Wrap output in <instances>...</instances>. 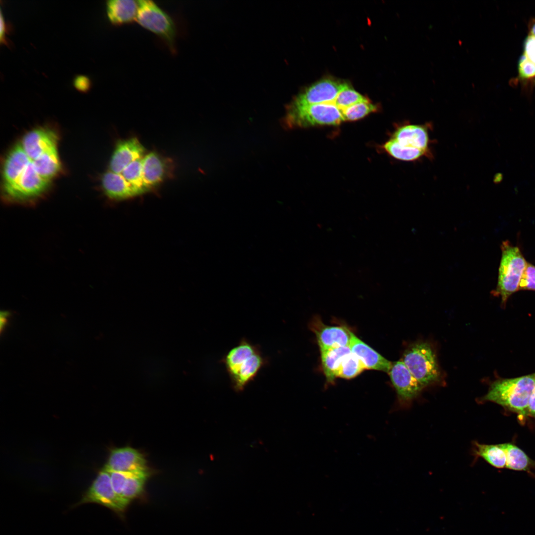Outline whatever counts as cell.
<instances>
[{"instance_id": "obj_1", "label": "cell", "mask_w": 535, "mask_h": 535, "mask_svg": "<svg viewBox=\"0 0 535 535\" xmlns=\"http://www.w3.org/2000/svg\"><path fill=\"white\" fill-rule=\"evenodd\" d=\"M535 387V373L493 381L482 401H490L518 414L526 417L531 396Z\"/></svg>"}, {"instance_id": "obj_2", "label": "cell", "mask_w": 535, "mask_h": 535, "mask_svg": "<svg viewBox=\"0 0 535 535\" xmlns=\"http://www.w3.org/2000/svg\"><path fill=\"white\" fill-rule=\"evenodd\" d=\"M501 258L498 269L497 284L493 294L501 299L505 306L509 298L519 290L520 281L526 267V261L521 250L508 240L500 246Z\"/></svg>"}, {"instance_id": "obj_3", "label": "cell", "mask_w": 535, "mask_h": 535, "mask_svg": "<svg viewBox=\"0 0 535 535\" xmlns=\"http://www.w3.org/2000/svg\"><path fill=\"white\" fill-rule=\"evenodd\" d=\"M402 361L424 388L440 381L436 356L428 343L419 341L410 345L404 351Z\"/></svg>"}, {"instance_id": "obj_4", "label": "cell", "mask_w": 535, "mask_h": 535, "mask_svg": "<svg viewBox=\"0 0 535 535\" xmlns=\"http://www.w3.org/2000/svg\"><path fill=\"white\" fill-rule=\"evenodd\" d=\"M138 3L137 22L159 37L170 51L175 53L177 29L174 20L153 0H138Z\"/></svg>"}, {"instance_id": "obj_5", "label": "cell", "mask_w": 535, "mask_h": 535, "mask_svg": "<svg viewBox=\"0 0 535 535\" xmlns=\"http://www.w3.org/2000/svg\"><path fill=\"white\" fill-rule=\"evenodd\" d=\"M343 120L341 110L334 103L290 105L285 116L288 127H306L318 125H337Z\"/></svg>"}, {"instance_id": "obj_6", "label": "cell", "mask_w": 535, "mask_h": 535, "mask_svg": "<svg viewBox=\"0 0 535 535\" xmlns=\"http://www.w3.org/2000/svg\"><path fill=\"white\" fill-rule=\"evenodd\" d=\"M50 182L37 172L31 161L14 184L3 188L4 198L10 203H32L47 191Z\"/></svg>"}, {"instance_id": "obj_7", "label": "cell", "mask_w": 535, "mask_h": 535, "mask_svg": "<svg viewBox=\"0 0 535 535\" xmlns=\"http://www.w3.org/2000/svg\"><path fill=\"white\" fill-rule=\"evenodd\" d=\"M89 503L103 505L118 514L122 513L128 505L116 494L109 473L104 468L98 472L77 505Z\"/></svg>"}, {"instance_id": "obj_8", "label": "cell", "mask_w": 535, "mask_h": 535, "mask_svg": "<svg viewBox=\"0 0 535 535\" xmlns=\"http://www.w3.org/2000/svg\"><path fill=\"white\" fill-rule=\"evenodd\" d=\"M388 374L401 404L412 401L424 388L402 361L392 363Z\"/></svg>"}, {"instance_id": "obj_9", "label": "cell", "mask_w": 535, "mask_h": 535, "mask_svg": "<svg viewBox=\"0 0 535 535\" xmlns=\"http://www.w3.org/2000/svg\"><path fill=\"white\" fill-rule=\"evenodd\" d=\"M345 84V83H341L329 78L319 80L298 95L291 105L302 106L334 103L338 93Z\"/></svg>"}, {"instance_id": "obj_10", "label": "cell", "mask_w": 535, "mask_h": 535, "mask_svg": "<svg viewBox=\"0 0 535 535\" xmlns=\"http://www.w3.org/2000/svg\"><path fill=\"white\" fill-rule=\"evenodd\" d=\"M431 127L429 123L418 124L404 122L397 127L391 138L403 146L419 149L433 156L431 149L432 141L429 134Z\"/></svg>"}, {"instance_id": "obj_11", "label": "cell", "mask_w": 535, "mask_h": 535, "mask_svg": "<svg viewBox=\"0 0 535 535\" xmlns=\"http://www.w3.org/2000/svg\"><path fill=\"white\" fill-rule=\"evenodd\" d=\"M310 328L316 335L320 351L349 346L352 332L345 326L327 325L316 317Z\"/></svg>"}, {"instance_id": "obj_12", "label": "cell", "mask_w": 535, "mask_h": 535, "mask_svg": "<svg viewBox=\"0 0 535 535\" xmlns=\"http://www.w3.org/2000/svg\"><path fill=\"white\" fill-rule=\"evenodd\" d=\"M108 472H136L148 470L143 455L130 447L112 449L104 468Z\"/></svg>"}, {"instance_id": "obj_13", "label": "cell", "mask_w": 535, "mask_h": 535, "mask_svg": "<svg viewBox=\"0 0 535 535\" xmlns=\"http://www.w3.org/2000/svg\"><path fill=\"white\" fill-rule=\"evenodd\" d=\"M268 363L261 349L242 360L228 374L233 389L237 392L242 391Z\"/></svg>"}, {"instance_id": "obj_14", "label": "cell", "mask_w": 535, "mask_h": 535, "mask_svg": "<svg viewBox=\"0 0 535 535\" xmlns=\"http://www.w3.org/2000/svg\"><path fill=\"white\" fill-rule=\"evenodd\" d=\"M57 137L52 130L38 128L27 132L23 137L21 146L32 161L46 152L56 147Z\"/></svg>"}, {"instance_id": "obj_15", "label": "cell", "mask_w": 535, "mask_h": 535, "mask_svg": "<svg viewBox=\"0 0 535 535\" xmlns=\"http://www.w3.org/2000/svg\"><path fill=\"white\" fill-rule=\"evenodd\" d=\"M145 149L136 137L119 141L109 163L110 171L121 173L132 162L144 158Z\"/></svg>"}, {"instance_id": "obj_16", "label": "cell", "mask_w": 535, "mask_h": 535, "mask_svg": "<svg viewBox=\"0 0 535 535\" xmlns=\"http://www.w3.org/2000/svg\"><path fill=\"white\" fill-rule=\"evenodd\" d=\"M351 352L363 363L366 369L388 373L392 363L363 342L353 332L349 346Z\"/></svg>"}, {"instance_id": "obj_17", "label": "cell", "mask_w": 535, "mask_h": 535, "mask_svg": "<svg viewBox=\"0 0 535 535\" xmlns=\"http://www.w3.org/2000/svg\"><path fill=\"white\" fill-rule=\"evenodd\" d=\"M31 161L21 144L15 145L8 153L4 162L3 188L14 184Z\"/></svg>"}, {"instance_id": "obj_18", "label": "cell", "mask_w": 535, "mask_h": 535, "mask_svg": "<svg viewBox=\"0 0 535 535\" xmlns=\"http://www.w3.org/2000/svg\"><path fill=\"white\" fill-rule=\"evenodd\" d=\"M102 185L106 196L112 200H123L141 194L121 173H116L111 171H107L104 174L102 179Z\"/></svg>"}, {"instance_id": "obj_19", "label": "cell", "mask_w": 535, "mask_h": 535, "mask_svg": "<svg viewBox=\"0 0 535 535\" xmlns=\"http://www.w3.org/2000/svg\"><path fill=\"white\" fill-rule=\"evenodd\" d=\"M106 5L108 19L112 25H121L136 20L138 0H109Z\"/></svg>"}, {"instance_id": "obj_20", "label": "cell", "mask_w": 535, "mask_h": 535, "mask_svg": "<svg viewBox=\"0 0 535 535\" xmlns=\"http://www.w3.org/2000/svg\"><path fill=\"white\" fill-rule=\"evenodd\" d=\"M144 182L148 190L160 183L166 175V161L154 152L142 159Z\"/></svg>"}, {"instance_id": "obj_21", "label": "cell", "mask_w": 535, "mask_h": 535, "mask_svg": "<svg viewBox=\"0 0 535 535\" xmlns=\"http://www.w3.org/2000/svg\"><path fill=\"white\" fill-rule=\"evenodd\" d=\"M351 353L349 346L338 347L321 351L322 368L328 384H332L344 358Z\"/></svg>"}, {"instance_id": "obj_22", "label": "cell", "mask_w": 535, "mask_h": 535, "mask_svg": "<svg viewBox=\"0 0 535 535\" xmlns=\"http://www.w3.org/2000/svg\"><path fill=\"white\" fill-rule=\"evenodd\" d=\"M499 445L506 454V468L518 471H530L532 468H535V461L516 445L511 443Z\"/></svg>"}, {"instance_id": "obj_23", "label": "cell", "mask_w": 535, "mask_h": 535, "mask_svg": "<svg viewBox=\"0 0 535 535\" xmlns=\"http://www.w3.org/2000/svg\"><path fill=\"white\" fill-rule=\"evenodd\" d=\"M32 162L37 172L50 181L58 174L61 167L56 147L46 152Z\"/></svg>"}, {"instance_id": "obj_24", "label": "cell", "mask_w": 535, "mask_h": 535, "mask_svg": "<svg viewBox=\"0 0 535 535\" xmlns=\"http://www.w3.org/2000/svg\"><path fill=\"white\" fill-rule=\"evenodd\" d=\"M473 453L475 456L482 458L495 468H506V454L499 444H485L475 442Z\"/></svg>"}, {"instance_id": "obj_25", "label": "cell", "mask_w": 535, "mask_h": 535, "mask_svg": "<svg viewBox=\"0 0 535 535\" xmlns=\"http://www.w3.org/2000/svg\"><path fill=\"white\" fill-rule=\"evenodd\" d=\"M384 150L393 158L405 161H415L424 158L432 159L433 156L422 150L400 145L391 138L383 146Z\"/></svg>"}, {"instance_id": "obj_26", "label": "cell", "mask_w": 535, "mask_h": 535, "mask_svg": "<svg viewBox=\"0 0 535 535\" xmlns=\"http://www.w3.org/2000/svg\"><path fill=\"white\" fill-rule=\"evenodd\" d=\"M149 476L148 470L131 473L125 482L122 491V498L125 502L129 504L131 500L142 494Z\"/></svg>"}, {"instance_id": "obj_27", "label": "cell", "mask_w": 535, "mask_h": 535, "mask_svg": "<svg viewBox=\"0 0 535 535\" xmlns=\"http://www.w3.org/2000/svg\"><path fill=\"white\" fill-rule=\"evenodd\" d=\"M142 159L132 162L121 173L123 177L137 189L141 194L148 191L143 179Z\"/></svg>"}, {"instance_id": "obj_28", "label": "cell", "mask_w": 535, "mask_h": 535, "mask_svg": "<svg viewBox=\"0 0 535 535\" xmlns=\"http://www.w3.org/2000/svg\"><path fill=\"white\" fill-rule=\"evenodd\" d=\"M365 369L362 361L351 352L342 361L337 373V377L351 379L358 375Z\"/></svg>"}, {"instance_id": "obj_29", "label": "cell", "mask_w": 535, "mask_h": 535, "mask_svg": "<svg viewBox=\"0 0 535 535\" xmlns=\"http://www.w3.org/2000/svg\"><path fill=\"white\" fill-rule=\"evenodd\" d=\"M367 100H369L345 83L334 103L341 111L354 104Z\"/></svg>"}, {"instance_id": "obj_30", "label": "cell", "mask_w": 535, "mask_h": 535, "mask_svg": "<svg viewBox=\"0 0 535 535\" xmlns=\"http://www.w3.org/2000/svg\"><path fill=\"white\" fill-rule=\"evenodd\" d=\"M376 110L377 107L369 100L354 104L343 110L341 112L344 121H354L361 119Z\"/></svg>"}, {"instance_id": "obj_31", "label": "cell", "mask_w": 535, "mask_h": 535, "mask_svg": "<svg viewBox=\"0 0 535 535\" xmlns=\"http://www.w3.org/2000/svg\"><path fill=\"white\" fill-rule=\"evenodd\" d=\"M519 290L535 291V266L527 262L522 276Z\"/></svg>"}, {"instance_id": "obj_32", "label": "cell", "mask_w": 535, "mask_h": 535, "mask_svg": "<svg viewBox=\"0 0 535 535\" xmlns=\"http://www.w3.org/2000/svg\"><path fill=\"white\" fill-rule=\"evenodd\" d=\"M108 472L109 473L110 475L111 483L114 491H115L116 494L123 500L122 498L123 486L127 478L131 474V473L132 472L116 471H111Z\"/></svg>"}, {"instance_id": "obj_33", "label": "cell", "mask_w": 535, "mask_h": 535, "mask_svg": "<svg viewBox=\"0 0 535 535\" xmlns=\"http://www.w3.org/2000/svg\"><path fill=\"white\" fill-rule=\"evenodd\" d=\"M520 59L535 66V36L528 35L525 41L523 54Z\"/></svg>"}, {"instance_id": "obj_34", "label": "cell", "mask_w": 535, "mask_h": 535, "mask_svg": "<svg viewBox=\"0 0 535 535\" xmlns=\"http://www.w3.org/2000/svg\"><path fill=\"white\" fill-rule=\"evenodd\" d=\"M73 84L75 88L82 93L88 92L92 86L90 79L88 76L83 75L76 76L73 79Z\"/></svg>"}, {"instance_id": "obj_35", "label": "cell", "mask_w": 535, "mask_h": 535, "mask_svg": "<svg viewBox=\"0 0 535 535\" xmlns=\"http://www.w3.org/2000/svg\"><path fill=\"white\" fill-rule=\"evenodd\" d=\"M8 25L5 22L2 13V11L0 10V43L1 44H4L7 46H8V42L6 37V34H8Z\"/></svg>"}, {"instance_id": "obj_36", "label": "cell", "mask_w": 535, "mask_h": 535, "mask_svg": "<svg viewBox=\"0 0 535 535\" xmlns=\"http://www.w3.org/2000/svg\"><path fill=\"white\" fill-rule=\"evenodd\" d=\"M526 417L535 418V387L529 400Z\"/></svg>"}, {"instance_id": "obj_37", "label": "cell", "mask_w": 535, "mask_h": 535, "mask_svg": "<svg viewBox=\"0 0 535 535\" xmlns=\"http://www.w3.org/2000/svg\"><path fill=\"white\" fill-rule=\"evenodd\" d=\"M10 316V314L7 311H2L0 312V331H2V329L5 327L8 321V318Z\"/></svg>"}, {"instance_id": "obj_38", "label": "cell", "mask_w": 535, "mask_h": 535, "mask_svg": "<svg viewBox=\"0 0 535 535\" xmlns=\"http://www.w3.org/2000/svg\"><path fill=\"white\" fill-rule=\"evenodd\" d=\"M502 179H503V175H502V174H500V173L497 174L495 175V178H494V182H496V183H499L502 180Z\"/></svg>"}]
</instances>
